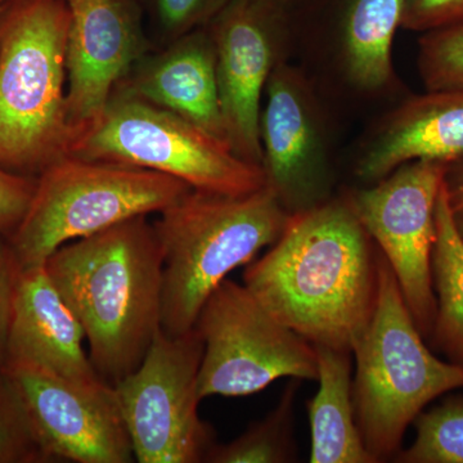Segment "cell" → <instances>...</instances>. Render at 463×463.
<instances>
[{
    "label": "cell",
    "instance_id": "cell-18",
    "mask_svg": "<svg viewBox=\"0 0 463 463\" xmlns=\"http://www.w3.org/2000/svg\"><path fill=\"white\" fill-rule=\"evenodd\" d=\"M319 389L307 404L312 463H376L359 431L353 401L352 353L313 345Z\"/></svg>",
    "mask_w": 463,
    "mask_h": 463
},
{
    "label": "cell",
    "instance_id": "cell-11",
    "mask_svg": "<svg viewBox=\"0 0 463 463\" xmlns=\"http://www.w3.org/2000/svg\"><path fill=\"white\" fill-rule=\"evenodd\" d=\"M45 462L136 461L115 388L83 385L25 362L0 365Z\"/></svg>",
    "mask_w": 463,
    "mask_h": 463
},
{
    "label": "cell",
    "instance_id": "cell-10",
    "mask_svg": "<svg viewBox=\"0 0 463 463\" xmlns=\"http://www.w3.org/2000/svg\"><path fill=\"white\" fill-rule=\"evenodd\" d=\"M449 165L446 161H411L350 199L392 268L423 339L431 337L437 318L431 268L435 210Z\"/></svg>",
    "mask_w": 463,
    "mask_h": 463
},
{
    "label": "cell",
    "instance_id": "cell-8",
    "mask_svg": "<svg viewBox=\"0 0 463 463\" xmlns=\"http://www.w3.org/2000/svg\"><path fill=\"white\" fill-rule=\"evenodd\" d=\"M194 330L203 343L201 399L248 397L283 377L317 380L315 346L276 318L245 285L224 279Z\"/></svg>",
    "mask_w": 463,
    "mask_h": 463
},
{
    "label": "cell",
    "instance_id": "cell-32",
    "mask_svg": "<svg viewBox=\"0 0 463 463\" xmlns=\"http://www.w3.org/2000/svg\"><path fill=\"white\" fill-rule=\"evenodd\" d=\"M268 2H270V3H272V2H274V0H268Z\"/></svg>",
    "mask_w": 463,
    "mask_h": 463
},
{
    "label": "cell",
    "instance_id": "cell-6",
    "mask_svg": "<svg viewBox=\"0 0 463 463\" xmlns=\"http://www.w3.org/2000/svg\"><path fill=\"white\" fill-rule=\"evenodd\" d=\"M191 190L165 174L66 156L38 176L29 210L7 239L23 269L38 267L61 246L158 214Z\"/></svg>",
    "mask_w": 463,
    "mask_h": 463
},
{
    "label": "cell",
    "instance_id": "cell-13",
    "mask_svg": "<svg viewBox=\"0 0 463 463\" xmlns=\"http://www.w3.org/2000/svg\"><path fill=\"white\" fill-rule=\"evenodd\" d=\"M269 5L268 0H230L212 21L210 32L227 142L237 156L260 167L261 99L277 65Z\"/></svg>",
    "mask_w": 463,
    "mask_h": 463
},
{
    "label": "cell",
    "instance_id": "cell-27",
    "mask_svg": "<svg viewBox=\"0 0 463 463\" xmlns=\"http://www.w3.org/2000/svg\"><path fill=\"white\" fill-rule=\"evenodd\" d=\"M461 24L463 0H405L404 29L423 33Z\"/></svg>",
    "mask_w": 463,
    "mask_h": 463
},
{
    "label": "cell",
    "instance_id": "cell-16",
    "mask_svg": "<svg viewBox=\"0 0 463 463\" xmlns=\"http://www.w3.org/2000/svg\"><path fill=\"white\" fill-rule=\"evenodd\" d=\"M115 91L172 112L227 142L214 43L203 29L146 54Z\"/></svg>",
    "mask_w": 463,
    "mask_h": 463
},
{
    "label": "cell",
    "instance_id": "cell-14",
    "mask_svg": "<svg viewBox=\"0 0 463 463\" xmlns=\"http://www.w3.org/2000/svg\"><path fill=\"white\" fill-rule=\"evenodd\" d=\"M260 111L265 184L289 214L318 205L326 174L319 118L295 70L274 66Z\"/></svg>",
    "mask_w": 463,
    "mask_h": 463
},
{
    "label": "cell",
    "instance_id": "cell-30",
    "mask_svg": "<svg viewBox=\"0 0 463 463\" xmlns=\"http://www.w3.org/2000/svg\"><path fill=\"white\" fill-rule=\"evenodd\" d=\"M452 212L457 230H458L459 233H461V236L463 237V205L452 207Z\"/></svg>",
    "mask_w": 463,
    "mask_h": 463
},
{
    "label": "cell",
    "instance_id": "cell-23",
    "mask_svg": "<svg viewBox=\"0 0 463 463\" xmlns=\"http://www.w3.org/2000/svg\"><path fill=\"white\" fill-rule=\"evenodd\" d=\"M419 70L426 90H463V24L422 33Z\"/></svg>",
    "mask_w": 463,
    "mask_h": 463
},
{
    "label": "cell",
    "instance_id": "cell-9",
    "mask_svg": "<svg viewBox=\"0 0 463 463\" xmlns=\"http://www.w3.org/2000/svg\"><path fill=\"white\" fill-rule=\"evenodd\" d=\"M203 355L194 328L181 336L160 330L142 364L115 383L137 462H203L214 446V430L199 414Z\"/></svg>",
    "mask_w": 463,
    "mask_h": 463
},
{
    "label": "cell",
    "instance_id": "cell-29",
    "mask_svg": "<svg viewBox=\"0 0 463 463\" xmlns=\"http://www.w3.org/2000/svg\"><path fill=\"white\" fill-rule=\"evenodd\" d=\"M444 184L450 206L463 205V158H459L448 167Z\"/></svg>",
    "mask_w": 463,
    "mask_h": 463
},
{
    "label": "cell",
    "instance_id": "cell-21",
    "mask_svg": "<svg viewBox=\"0 0 463 463\" xmlns=\"http://www.w3.org/2000/svg\"><path fill=\"white\" fill-rule=\"evenodd\" d=\"M297 383H291L281 401L264 420L239 438L213 446L203 459L210 463H283L294 458L292 410Z\"/></svg>",
    "mask_w": 463,
    "mask_h": 463
},
{
    "label": "cell",
    "instance_id": "cell-20",
    "mask_svg": "<svg viewBox=\"0 0 463 463\" xmlns=\"http://www.w3.org/2000/svg\"><path fill=\"white\" fill-rule=\"evenodd\" d=\"M435 223L431 268L437 318L431 340L453 364L463 365V237L457 230L444 182L439 192Z\"/></svg>",
    "mask_w": 463,
    "mask_h": 463
},
{
    "label": "cell",
    "instance_id": "cell-1",
    "mask_svg": "<svg viewBox=\"0 0 463 463\" xmlns=\"http://www.w3.org/2000/svg\"><path fill=\"white\" fill-rule=\"evenodd\" d=\"M243 285L312 345L352 353L376 307L379 252L352 200L325 201L289 215Z\"/></svg>",
    "mask_w": 463,
    "mask_h": 463
},
{
    "label": "cell",
    "instance_id": "cell-26",
    "mask_svg": "<svg viewBox=\"0 0 463 463\" xmlns=\"http://www.w3.org/2000/svg\"><path fill=\"white\" fill-rule=\"evenodd\" d=\"M38 176L23 175L0 166V234L11 236L29 210Z\"/></svg>",
    "mask_w": 463,
    "mask_h": 463
},
{
    "label": "cell",
    "instance_id": "cell-24",
    "mask_svg": "<svg viewBox=\"0 0 463 463\" xmlns=\"http://www.w3.org/2000/svg\"><path fill=\"white\" fill-rule=\"evenodd\" d=\"M164 47L212 23L230 0H137Z\"/></svg>",
    "mask_w": 463,
    "mask_h": 463
},
{
    "label": "cell",
    "instance_id": "cell-28",
    "mask_svg": "<svg viewBox=\"0 0 463 463\" xmlns=\"http://www.w3.org/2000/svg\"><path fill=\"white\" fill-rule=\"evenodd\" d=\"M21 270L23 268L7 237L0 234V365L5 362L7 352L9 326Z\"/></svg>",
    "mask_w": 463,
    "mask_h": 463
},
{
    "label": "cell",
    "instance_id": "cell-31",
    "mask_svg": "<svg viewBox=\"0 0 463 463\" xmlns=\"http://www.w3.org/2000/svg\"><path fill=\"white\" fill-rule=\"evenodd\" d=\"M3 3H5V0H0V5H2Z\"/></svg>",
    "mask_w": 463,
    "mask_h": 463
},
{
    "label": "cell",
    "instance_id": "cell-19",
    "mask_svg": "<svg viewBox=\"0 0 463 463\" xmlns=\"http://www.w3.org/2000/svg\"><path fill=\"white\" fill-rule=\"evenodd\" d=\"M405 0H353L343 33L344 62L350 80L377 91L392 78V43L403 21Z\"/></svg>",
    "mask_w": 463,
    "mask_h": 463
},
{
    "label": "cell",
    "instance_id": "cell-2",
    "mask_svg": "<svg viewBox=\"0 0 463 463\" xmlns=\"http://www.w3.org/2000/svg\"><path fill=\"white\" fill-rule=\"evenodd\" d=\"M163 265L147 215L66 243L44 263L83 327L91 364L109 385L142 364L161 330Z\"/></svg>",
    "mask_w": 463,
    "mask_h": 463
},
{
    "label": "cell",
    "instance_id": "cell-22",
    "mask_svg": "<svg viewBox=\"0 0 463 463\" xmlns=\"http://www.w3.org/2000/svg\"><path fill=\"white\" fill-rule=\"evenodd\" d=\"M416 440L399 450L402 463H463V398H447L416 420Z\"/></svg>",
    "mask_w": 463,
    "mask_h": 463
},
{
    "label": "cell",
    "instance_id": "cell-12",
    "mask_svg": "<svg viewBox=\"0 0 463 463\" xmlns=\"http://www.w3.org/2000/svg\"><path fill=\"white\" fill-rule=\"evenodd\" d=\"M67 115L74 138L96 123L116 88L147 54L137 0H65Z\"/></svg>",
    "mask_w": 463,
    "mask_h": 463
},
{
    "label": "cell",
    "instance_id": "cell-5",
    "mask_svg": "<svg viewBox=\"0 0 463 463\" xmlns=\"http://www.w3.org/2000/svg\"><path fill=\"white\" fill-rule=\"evenodd\" d=\"M352 354L356 423L376 462L398 455L408 426L426 405L463 388V365L440 361L425 345L381 252L376 307Z\"/></svg>",
    "mask_w": 463,
    "mask_h": 463
},
{
    "label": "cell",
    "instance_id": "cell-17",
    "mask_svg": "<svg viewBox=\"0 0 463 463\" xmlns=\"http://www.w3.org/2000/svg\"><path fill=\"white\" fill-rule=\"evenodd\" d=\"M463 158V90H426L405 100L381 124L356 173L376 183L416 160Z\"/></svg>",
    "mask_w": 463,
    "mask_h": 463
},
{
    "label": "cell",
    "instance_id": "cell-7",
    "mask_svg": "<svg viewBox=\"0 0 463 463\" xmlns=\"http://www.w3.org/2000/svg\"><path fill=\"white\" fill-rule=\"evenodd\" d=\"M69 156L165 174L194 190L242 196L265 185L260 166L179 116L115 91L96 123L75 137Z\"/></svg>",
    "mask_w": 463,
    "mask_h": 463
},
{
    "label": "cell",
    "instance_id": "cell-3",
    "mask_svg": "<svg viewBox=\"0 0 463 463\" xmlns=\"http://www.w3.org/2000/svg\"><path fill=\"white\" fill-rule=\"evenodd\" d=\"M289 213L267 184L242 196L187 192L154 222L163 252L161 330H194L207 298L236 268L272 246Z\"/></svg>",
    "mask_w": 463,
    "mask_h": 463
},
{
    "label": "cell",
    "instance_id": "cell-25",
    "mask_svg": "<svg viewBox=\"0 0 463 463\" xmlns=\"http://www.w3.org/2000/svg\"><path fill=\"white\" fill-rule=\"evenodd\" d=\"M44 462L23 405L0 370V463Z\"/></svg>",
    "mask_w": 463,
    "mask_h": 463
},
{
    "label": "cell",
    "instance_id": "cell-4",
    "mask_svg": "<svg viewBox=\"0 0 463 463\" xmlns=\"http://www.w3.org/2000/svg\"><path fill=\"white\" fill-rule=\"evenodd\" d=\"M65 0H18L0 21V166L39 176L69 156Z\"/></svg>",
    "mask_w": 463,
    "mask_h": 463
},
{
    "label": "cell",
    "instance_id": "cell-15",
    "mask_svg": "<svg viewBox=\"0 0 463 463\" xmlns=\"http://www.w3.org/2000/svg\"><path fill=\"white\" fill-rule=\"evenodd\" d=\"M84 340L83 327L44 264L21 270L5 362H25L83 385L106 383L85 352Z\"/></svg>",
    "mask_w": 463,
    "mask_h": 463
}]
</instances>
